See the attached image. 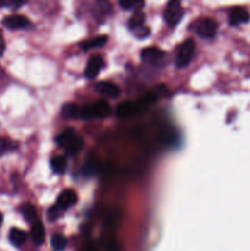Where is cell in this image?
Returning <instances> with one entry per match:
<instances>
[{
  "instance_id": "obj_1",
  "label": "cell",
  "mask_w": 250,
  "mask_h": 251,
  "mask_svg": "<svg viewBox=\"0 0 250 251\" xmlns=\"http://www.w3.org/2000/svg\"><path fill=\"white\" fill-rule=\"evenodd\" d=\"M56 144L64 147V151L68 156H75L83 149L85 142L80 135L76 134L75 130L66 129L56 136Z\"/></svg>"
},
{
  "instance_id": "obj_2",
  "label": "cell",
  "mask_w": 250,
  "mask_h": 251,
  "mask_svg": "<svg viewBox=\"0 0 250 251\" xmlns=\"http://www.w3.org/2000/svg\"><path fill=\"white\" fill-rule=\"evenodd\" d=\"M110 114V105L107 100H100L97 102L88 104L81 109V118L83 119H95V118H105Z\"/></svg>"
},
{
  "instance_id": "obj_3",
  "label": "cell",
  "mask_w": 250,
  "mask_h": 251,
  "mask_svg": "<svg viewBox=\"0 0 250 251\" xmlns=\"http://www.w3.org/2000/svg\"><path fill=\"white\" fill-rule=\"evenodd\" d=\"M217 22L215 20L210 19V17H205V19H199L198 21L194 24V31L199 37L205 39L213 38L217 33Z\"/></svg>"
},
{
  "instance_id": "obj_4",
  "label": "cell",
  "mask_w": 250,
  "mask_h": 251,
  "mask_svg": "<svg viewBox=\"0 0 250 251\" xmlns=\"http://www.w3.org/2000/svg\"><path fill=\"white\" fill-rule=\"evenodd\" d=\"M195 53V43L193 39H186L181 46L179 47L178 54H176V66L178 68H185L193 59Z\"/></svg>"
},
{
  "instance_id": "obj_5",
  "label": "cell",
  "mask_w": 250,
  "mask_h": 251,
  "mask_svg": "<svg viewBox=\"0 0 250 251\" xmlns=\"http://www.w3.org/2000/svg\"><path fill=\"white\" fill-rule=\"evenodd\" d=\"M181 17H183V9H181L180 2L176 1V0L168 2L166 12H164V20L168 24V26L173 27L178 25Z\"/></svg>"
},
{
  "instance_id": "obj_6",
  "label": "cell",
  "mask_w": 250,
  "mask_h": 251,
  "mask_svg": "<svg viewBox=\"0 0 250 251\" xmlns=\"http://www.w3.org/2000/svg\"><path fill=\"white\" fill-rule=\"evenodd\" d=\"M2 25L5 27H7L9 29H24V28H28L31 27V22L29 20L27 19L26 16L24 15H20V14H12L9 15V16L5 17L2 20Z\"/></svg>"
},
{
  "instance_id": "obj_7",
  "label": "cell",
  "mask_w": 250,
  "mask_h": 251,
  "mask_svg": "<svg viewBox=\"0 0 250 251\" xmlns=\"http://www.w3.org/2000/svg\"><path fill=\"white\" fill-rule=\"evenodd\" d=\"M145 108L137 102H123L118 105L117 115L119 118H129L131 115L137 114V113L144 112Z\"/></svg>"
},
{
  "instance_id": "obj_8",
  "label": "cell",
  "mask_w": 250,
  "mask_h": 251,
  "mask_svg": "<svg viewBox=\"0 0 250 251\" xmlns=\"http://www.w3.org/2000/svg\"><path fill=\"white\" fill-rule=\"evenodd\" d=\"M76 202H77V195H76L75 191L71 190V189H66V190H64L59 195L58 201H56V206L61 211H65L68 208L73 207Z\"/></svg>"
},
{
  "instance_id": "obj_9",
  "label": "cell",
  "mask_w": 250,
  "mask_h": 251,
  "mask_svg": "<svg viewBox=\"0 0 250 251\" xmlns=\"http://www.w3.org/2000/svg\"><path fill=\"white\" fill-rule=\"evenodd\" d=\"M103 65H104V61H103L102 56L100 55L91 56L87 65H86L85 76L87 78H90V80H92V78H95L96 76L100 74V71L102 70Z\"/></svg>"
},
{
  "instance_id": "obj_10",
  "label": "cell",
  "mask_w": 250,
  "mask_h": 251,
  "mask_svg": "<svg viewBox=\"0 0 250 251\" xmlns=\"http://www.w3.org/2000/svg\"><path fill=\"white\" fill-rule=\"evenodd\" d=\"M96 90L100 93H102V95L112 98L118 97L120 93V88L118 87V85L110 82V81H100V82L96 85Z\"/></svg>"
},
{
  "instance_id": "obj_11",
  "label": "cell",
  "mask_w": 250,
  "mask_h": 251,
  "mask_svg": "<svg viewBox=\"0 0 250 251\" xmlns=\"http://www.w3.org/2000/svg\"><path fill=\"white\" fill-rule=\"evenodd\" d=\"M163 56V51L159 48H156V47H149V48H145L141 51V59L146 63H157V61L162 60Z\"/></svg>"
},
{
  "instance_id": "obj_12",
  "label": "cell",
  "mask_w": 250,
  "mask_h": 251,
  "mask_svg": "<svg viewBox=\"0 0 250 251\" xmlns=\"http://www.w3.org/2000/svg\"><path fill=\"white\" fill-rule=\"evenodd\" d=\"M250 20L249 11L242 7H237V9L232 10L229 14V22L230 25H240V24H247Z\"/></svg>"
},
{
  "instance_id": "obj_13",
  "label": "cell",
  "mask_w": 250,
  "mask_h": 251,
  "mask_svg": "<svg viewBox=\"0 0 250 251\" xmlns=\"http://www.w3.org/2000/svg\"><path fill=\"white\" fill-rule=\"evenodd\" d=\"M107 41H108V36L102 34V36H97L95 37V38H91L88 39V41L83 42V43L81 44V48H82L83 50H91V49H95V48H98V47L104 46V44L107 43Z\"/></svg>"
},
{
  "instance_id": "obj_14",
  "label": "cell",
  "mask_w": 250,
  "mask_h": 251,
  "mask_svg": "<svg viewBox=\"0 0 250 251\" xmlns=\"http://www.w3.org/2000/svg\"><path fill=\"white\" fill-rule=\"evenodd\" d=\"M31 235L33 242L36 243L37 245H41L42 243L44 242V238H46V232H44V227L42 225V222H34L33 226H32L31 229Z\"/></svg>"
},
{
  "instance_id": "obj_15",
  "label": "cell",
  "mask_w": 250,
  "mask_h": 251,
  "mask_svg": "<svg viewBox=\"0 0 250 251\" xmlns=\"http://www.w3.org/2000/svg\"><path fill=\"white\" fill-rule=\"evenodd\" d=\"M144 22H145V14L141 11V10H137V11H135V14L130 17L129 25H127V26H129V28L131 29V31L136 32L137 29L142 28Z\"/></svg>"
},
{
  "instance_id": "obj_16",
  "label": "cell",
  "mask_w": 250,
  "mask_h": 251,
  "mask_svg": "<svg viewBox=\"0 0 250 251\" xmlns=\"http://www.w3.org/2000/svg\"><path fill=\"white\" fill-rule=\"evenodd\" d=\"M61 114H63V117L68 118V119H74L78 115L81 117V109L76 103H66V104L63 105Z\"/></svg>"
},
{
  "instance_id": "obj_17",
  "label": "cell",
  "mask_w": 250,
  "mask_h": 251,
  "mask_svg": "<svg viewBox=\"0 0 250 251\" xmlns=\"http://www.w3.org/2000/svg\"><path fill=\"white\" fill-rule=\"evenodd\" d=\"M26 238L27 234L24 232V230L19 229V228H12L10 230V234H9V239L15 247H20V245L24 244L26 242Z\"/></svg>"
},
{
  "instance_id": "obj_18",
  "label": "cell",
  "mask_w": 250,
  "mask_h": 251,
  "mask_svg": "<svg viewBox=\"0 0 250 251\" xmlns=\"http://www.w3.org/2000/svg\"><path fill=\"white\" fill-rule=\"evenodd\" d=\"M50 167L55 173L63 174L65 173L66 168H68V162H66L65 157L56 156L50 159Z\"/></svg>"
},
{
  "instance_id": "obj_19",
  "label": "cell",
  "mask_w": 250,
  "mask_h": 251,
  "mask_svg": "<svg viewBox=\"0 0 250 251\" xmlns=\"http://www.w3.org/2000/svg\"><path fill=\"white\" fill-rule=\"evenodd\" d=\"M21 213L22 216L25 217V220L27 222H31L34 223L37 220V212H36V208L31 205V203H26L21 207Z\"/></svg>"
},
{
  "instance_id": "obj_20",
  "label": "cell",
  "mask_w": 250,
  "mask_h": 251,
  "mask_svg": "<svg viewBox=\"0 0 250 251\" xmlns=\"http://www.w3.org/2000/svg\"><path fill=\"white\" fill-rule=\"evenodd\" d=\"M51 247L54 250L61 251L66 247V239L61 234H54L51 237Z\"/></svg>"
},
{
  "instance_id": "obj_21",
  "label": "cell",
  "mask_w": 250,
  "mask_h": 251,
  "mask_svg": "<svg viewBox=\"0 0 250 251\" xmlns=\"http://www.w3.org/2000/svg\"><path fill=\"white\" fill-rule=\"evenodd\" d=\"M15 149V145L12 144L10 140L5 139V137H0V156L7 153L9 151Z\"/></svg>"
},
{
  "instance_id": "obj_22",
  "label": "cell",
  "mask_w": 250,
  "mask_h": 251,
  "mask_svg": "<svg viewBox=\"0 0 250 251\" xmlns=\"http://www.w3.org/2000/svg\"><path fill=\"white\" fill-rule=\"evenodd\" d=\"M119 5L122 9L124 10H131V9H135L136 6H142L144 5V2L142 1H129V0H122V1H119Z\"/></svg>"
},
{
  "instance_id": "obj_23",
  "label": "cell",
  "mask_w": 250,
  "mask_h": 251,
  "mask_svg": "<svg viewBox=\"0 0 250 251\" xmlns=\"http://www.w3.org/2000/svg\"><path fill=\"white\" fill-rule=\"evenodd\" d=\"M60 208L58 207V206H54V207H51V208H49V211H48V216H49V218H50L51 221L53 220H56V218H59L60 217Z\"/></svg>"
},
{
  "instance_id": "obj_24",
  "label": "cell",
  "mask_w": 250,
  "mask_h": 251,
  "mask_svg": "<svg viewBox=\"0 0 250 251\" xmlns=\"http://www.w3.org/2000/svg\"><path fill=\"white\" fill-rule=\"evenodd\" d=\"M5 51V41H4V36H2V32L0 31V56L4 54Z\"/></svg>"
},
{
  "instance_id": "obj_25",
  "label": "cell",
  "mask_w": 250,
  "mask_h": 251,
  "mask_svg": "<svg viewBox=\"0 0 250 251\" xmlns=\"http://www.w3.org/2000/svg\"><path fill=\"white\" fill-rule=\"evenodd\" d=\"M83 251H97V249H96V248H93V247H87V248H85V249H83Z\"/></svg>"
},
{
  "instance_id": "obj_26",
  "label": "cell",
  "mask_w": 250,
  "mask_h": 251,
  "mask_svg": "<svg viewBox=\"0 0 250 251\" xmlns=\"http://www.w3.org/2000/svg\"><path fill=\"white\" fill-rule=\"evenodd\" d=\"M1 223H2V215L0 213V226H1Z\"/></svg>"
},
{
  "instance_id": "obj_27",
  "label": "cell",
  "mask_w": 250,
  "mask_h": 251,
  "mask_svg": "<svg viewBox=\"0 0 250 251\" xmlns=\"http://www.w3.org/2000/svg\"><path fill=\"white\" fill-rule=\"evenodd\" d=\"M4 5H5V4H1V2H0V6H4Z\"/></svg>"
}]
</instances>
